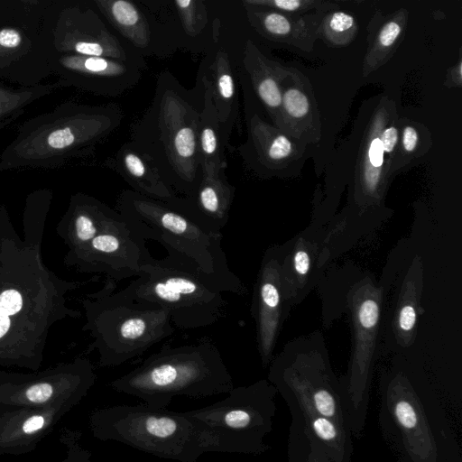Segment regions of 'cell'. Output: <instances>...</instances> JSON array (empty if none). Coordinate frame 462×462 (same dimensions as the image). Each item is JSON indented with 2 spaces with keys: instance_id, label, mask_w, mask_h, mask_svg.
Returning <instances> with one entry per match:
<instances>
[{
  "instance_id": "1",
  "label": "cell",
  "mask_w": 462,
  "mask_h": 462,
  "mask_svg": "<svg viewBox=\"0 0 462 462\" xmlns=\"http://www.w3.org/2000/svg\"><path fill=\"white\" fill-rule=\"evenodd\" d=\"M203 104L199 79L189 90L162 70L151 104L131 130V145L180 197L190 196L202 179L199 128Z\"/></svg>"
},
{
  "instance_id": "2",
  "label": "cell",
  "mask_w": 462,
  "mask_h": 462,
  "mask_svg": "<svg viewBox=\"0 0 462 462\" xmlns=\"http://www.w3.org/2000/svg\"><path fill=\"white\" fill-rule=\"evenodd\" d=\"M0 217V365L35 371L23 345L29 343L42 360L37 346L58 319V288L42 264L38 246L22 245L16 234L6 235Z\"/></svg>"
},
{
  "instance_id": "3",
  "label": "cell",
  "mask_w": 462,
  "mask_h": 462,
  "mask_svg": "<svg viewBox=\"0 0 462 462\" xmlns=\"http://www.w3.org/2000/svg\"><path fill=\"white\" fill-rule=\"evenodd\" d=\"M116 104L66 102L25 121L0 155V171L50 169L88 155L121 124Z\"/></svg>"
},
{
  "instance_id": "4",
  "label": "cell",
  "mask_w": 462,
  "mask_h": 462,
  "mask_svg": "<svg viewBox=\"0 0 462 462\" xmlns=\"http://www.w3.org/2000/svg\"><path fill=\"white\" fill-rule=\"evenodd\" d=\"M109 386L155 409L166 408L177 396L204 398L235 387L218 347L207 336L194 344L163 346Z\"/></svg>"
},
{
  "instance_id": "5",
  "label": "cell",
  "mask_w": 462,
  "mask_h": 462,
  "mask_svg": "<svg viewBox=\"0 0 462 462\" xmlns=\"http://www.w3.org/2000/svg\"><path fill=\"white\" fill-rule=\"evenodd\" d=\"M116 210L143 240H155L167 252L189 261L222 292L246 293L245 283L229 267L222 234L209 231L165 202L132 189L120 193Z\"/></svg>"
},
{
  "instance_id": "6",
  "label": "cell",
  "mask_w": 462,
  "mask_h": 462,
  "mask_svg": "<svg viewBox=\"0 0 462 462\" xmlns=\"http://www.w3.org/2000/svg\"><path fill=\"white\" fill-rule=\"evenodd\" d=\"M88 425L99 440L120 442L161 458L197 462L206 452H217L211 432L187 411L118 404L92 411Z\"/></svg>"
},
{
  "instance_id": "7",
  "label": "cell",
  "mask_w": 462,
  "mask_h": 462,
  "mask_svg": "<svg viewBox=\"0 0 462 462\" xmlns=\"http://www.w3.org/2000/svg\"><path fill=\"white\" fill-rule=\"evenodd\" d=\"M137 302L165 309L179 329L211 326L226 315L222 291L191 263L168 252L163 259L149 257L139 276L119 291Z\"/></svg>"
},
{
  "instance_id": "8",
  "label": "cell",
  "mask_w": 462,
  "mask_h": 462,
  "mask_svg": "<svg viewBox=\"0 0 462 462\" xmlns=\"http://www.w3.org/2000/svg\"><path fill=\"white\" fill-rule=\"evenodd\" d=\"M106 279L105 286L83 300L93 346L100 367H116L133 360L175 330L169 312L157 305L137 302L119 291Z\"/></svg>"
},
{
  "instance_id": "9",
  "label": "cell",
  "mask_w": 462,
  "mask_h": 462,
  "mask_svg": "<svg viewBox=\"0 0 462 462\" xmlns=\"http://www.w3.org/2000/svg\"><path fill=\"white\" fill-rule=\"evenodd\" d=\"M267 380L288 407L324 416L350 430L340 380L320 334L288 342L272 359Z\"/></svg>"
},
{
  "instance_id": "10",
  "label": "cell",
  "mask_w": 462,
  "mask_h": 462,
  "mask_svg": "<svg viewBox=\"0 0 462 462\" xmlns=\"http://www.w3.org/2000/svg\"><path fill=\"white\" fill-rule=\"evenodd\" d=\"M277 393L267 379H261L234 387L222 401L187 412L211 432L217 452L258 456L270 449L265 438L273 431Z\"/></svg>"
},
{
  "instance_id": "11",
  "label": "cell",
  "mask_w": 462,
  "mask_h": 462,
  "mask_svg": "<svg viewBox=\"0 0 462 462\" xmlns=\"http://www.w3.org/2000/svg\"><path fill=\"white\" fill-rule=\"evenodd\" d=\"M354 330V347L346 374L340 378L342 396L352 436L365 425L371 378L380 330L383 291L368 276L357 281L346 295Z\"/></svg>"
},
{
  "instance_id": "12",
  "label": "cell",
  "mask_w": 462,
  "mask_h": 462,
  "mask_svg": "<svg viewBox=\"0 0 462 462\" xmlns=\"http://www.w3.org/2000/svg\"><path fill=\"white\" fill-rule=\"evenodd\" d=\"M381 392L383 432L405 462H439L430 419L410 379L402 373L390 375Z\"/></svg>"
},
{
  "instance_id": "13",
  "label": "cell",
  "mask_w": 462,
  "mask_h": 462,
  "mask_svg": "<svg viewBox=\"0 0 462 462\" xmlns=\"http://www.w3.org/2000/svg\"><path fill=\"white\" fill-rule=\"evenodd\" d=\"M96 380L91 362L79 357L42 373L19 374L17 378L0 383V402L32 408H74L87 396Z\"/></svg>"
},
{
  "instance_id": "14",
  "label": "cell",
  "mask_w": 462,
  "mask_h": 462,
  "mask_svg": "<svg viewBox=\"0 0 462 462\" xmlns=\"http://www.w3.org/2000/svg\"><path fill=\"white\" fill-rule=\"evenodd\" d=\"M72 256L81 272L103 273L117 283L139 276L152 254L145 240L116 211L99 234Z\"/></svg>"
},
{
  "instance_id": "15",
  "label": "cell",
  "mask_w": 462,
  "mask_h": 462,
  "mask_svg": "<svg viewBox=\"0 0 462 462\" xmlns=\"http://www.w3.org/2000/svg\"><path fill=\"white\" fill-rule=\"evenodd\" d=\"M396 116L395 103L383 96L374 104L362 131L354 165L352 188L353 204L362 212L382 207L389 188L380 134L383 128Z\"/></svg>"
},
{
  "instance_id": "16",
  "label": "cell",
  "mask_w": 462,
  "mask_h": 462,
  "mask_svg": "<svg viewBox=\"0 0 462 462\" xmlns=\"http://www.w3.org/2000/svg\"><path fill=\"white\" fill-rule=\"evenodd\" d=\"M53 42L64 54L110 58L144 65L138 52L112 33L91 8L62 9L53 31Z\"/></svg>"
},
{
  "instance_id": "17",
  "label": "cell",
  "mask_w": 462,
  "mask_h": 462,
  "mask_svg": "<svg viewBox=\"0 0 462 462\" xmlns=\"http://www.w3.org/2000/svg\"><path fill=\"white\" fill-rule=\"evenodd\" d=\"M308 144L289 136L254 114L248 121L247 138L239 147L246 167L263 179L291 178L300 172Z\"/></svg>"
},
{
  "instance_id": "18",
  "label": "cell",
  "mask_w": 462,
  "mask_h": 462,
  "mask_svg": "<svg viewBox=\"0 0 462 462\" xmlns=\"http://www.w3.org/2000/svg\"><path fill=\"white\" fill-rule=\"evenodd\" d=\"M291 422L288 462H351L352 433L337 421L297 407H288Z\"/></svg>"
},
{
  "instance_id": "19",
  "label": "cell",
  "mask_w": 462,
  "mask_h": 462,
  "mask_svg": "<svg viewBox=\"0 0 462 462\" xmlns=\"http://www.w3.org/2000/svg\"><path fill=\"white\" fill-rule=\"evenodd\" d=\"M280 282L287 311L300 302L317 283L318 278L330 257L325 235L309 227L293 241L278 246Z\"/></svg>"
},
{
  "instance_id": "20",
  "label": "cell",
  "mask_w": 462,
  "mask_h": 462,
  "mask_svg": "<svg viewBox=\"0 0 462 462\" xmlns=\"http://www.w3.org/2000/svg\"><path fill=\"white\" fill-rule=\"evenodd\" d=\"M251 313L258 353L263 367L266 368L273 358L279 332L288 314L281 290L278 246L268 248L263 256L254 286Z\"/></svg>"
},
{
  "instance_id": "21",
  "label": "cell",
  "mask_w": 462,
  "mask_h": 462,
  "mask_svg": "<svg viewBox=\"0 0 462 462\" xmlns=\"http://www.w3.org/2000/svg\"><path fill=\"white\" fill-rule=\"evenodd\" d=\"M143 66L103 57L63 54L58 58L61 79L69 86L107 97H118L135 87Z\"/></svg>"
},
{
  "instance_id": "22",
  "label": "cell",
  "mask_w": 462,
  "mask_h": 462,
  "mask_svg": "<svg viewBox=\"0 0 462 462\" xmlns=\"http://www.w3.org/2000/svg\"><path fill=\"white\" fill-rule=\"evenodd\" d=\"M73 407L32 408L0 402V456L33 451Z\"/></svg>"
},
{
  "instance_id": "23",
  "label": "cell",
  "mask_w": 462,
  "mask_h": 462,
  "mask_svg": "<svg viewBox=\"0 0 462 462\" xmlns=\"http://www.w3.org/2000/svg\"><path fill=\"white\" fill-rule=\"evenodd\" d=\"M279 82L282 89L281 130L302 143L317 144L321 139V121L310 79L300 70L281 63Z\"/></svg>"
},
{
  "instance_id": "24",
  "label": "cell",
  "mask_w": 462,
  "mask_h": 462,
  "mask_svg": "<svg viewBox=\"0 0 462 462\" xmlns=\"http://www.w3.org/2000/svg\"><path fill=\"white\" fill-rule=\"evenodd\" d=\"M249 24L262 37L276 43L292 45L311 51L318 39V29L323 14L314 12L292 15L275 10L243 4Z\"/></svg>"
},
{
  "instance_id": "25",
  "label": "cell",
  "mask_w": 462,
  "mask_h": 462,
  "mask_svg": "<svg viewBox=\"0 0 462 462\" xmlns=\"http://www.w3.org/2000/svg\"><path fill=\"white\" fill-rule=\"evenodd\" d=\"M235 192L236 188L229 183L226 175H202L199 185L190 196H179L177 201L170 206L209 231L222 234L229 219Z\"/></svg>"
},
{
  "instance_id": "26",
  "label": "cell",
  "mask_w": 462,
  "mask_h": 462,
  "mask_svg": "<svg viewBox=\"0 0 462 462\" xmlns=\"http://www.w3.org/2000/svg\"><path fill=\"white\" fill-rule=\"evenodd\" d=\"M199 75L211 94L220 124L229 134L237 116L238 94L227 51L216 45L201 64Z\"/></svg>"
},
{
  "instance_id": "27",
  "label": "cell",
  "mask_w": 462,
  "mask_h": 462,
  "mask_svg": "<svg viewBox=\"0 0 462 462\" xmlns=\"http://www.w3.org/2000/svg\"><path fill=\"white\" fill-rule=\"evenodd\" d=\"M105 164L120 175L132 187V190L141 195L169 205H173L179 198L153 165L129 142L124 143Z\"/></svg>"
},
{
  "instance_id": "28",
  "label": "cell",
  "mask_w": 462,
  "mask_h": 462,
  "mask_svg": "<svg viewBox=\"0 0 462 462\" xmlns=\"http://www.w3.org/2000/svg\"><path fill=\"white\" fill-rule=\"evenodd\" d=\"M241 65L273 125L281 130L282 89L279 82V62L266 57L257 45L248 39L244 46Z\"/></svg>"
},
{
  "instance_id": "29",
  "label": "cell",
  "mask_w": 462,
  "mask_h": 462,
  "mask_svg": "<svg viewBox=\"0 0 462 462\" xmlns=\"http://www.w3.org/2000/svg\"><path fill=\"white\" fill-rule=\"evenodd\" d=\"M408 19L409 12L404 7L387 15H383L380 10L375 12L367 26L368 47L362 63L364 78L393 57L404 38Z\"/></svg>"
},
{
  "instance_id": "30",
  "label": "cell",
  "mask_w": 462,
  "mask_h": 462,
  "mask_svg": "<svg viewBox=\"0 0 462 462\" xmlns=\"http://www.w3.org/2000/svg\"><path fill=\"white\" fill-rule=\"evenodd\" d=\"M202 86L204 88V104L199 128L202 175L208 177L222 176L226 175L224 148L229 134L220 124L208 88L203 84Z\"/></svg>"
},
{
  "instance_id": "31",
  "label": "cell",
  "mask_w": 462,
  "mask_h": 462,
  "mask_svg": "<svg viewBox=\"0 0 462 462\" xmlns=\"http://www.w3.org/2000/svg\"><path fill=\"white\" fill-rule=\"evenodd\" d=\"M116 213V210L93 197L75 195L68 212L69 236L73 253L82 249L97 236Z\"/></svg>"
},
{
  "instance_id": "32",
  "label": "cell",
  "mask_w": 462,
  "mask_h": 462,
  "mask_svg": "<svg viewBox=\"0 0 462 462\" xmlns=\"http://www.w3.org/2000/svg\"><path fill=\"white\" fill-rule=\"evenodd\" d=\"M98 11L130 44L146 50L152 43V29L140 7L128 0H95Z\"/></svg>"
},
{
  "instance_id": "33",
  "label": "cell",
  "mask_w": 462,
  "mask_h": 462,
  "mask_svg": "<svg viewBox=\"0 0 462 462\" xmlns=\"http://www.w3.org/2000/svg\"><path fill=\"white\" fill-rule=\"evenodd\" d=\"M415 263L401 288L391 322L392 333L398 345L409 346L414 339L422 289L421 268Z\"/></svg>"
},
{
  "instance_id": "34",
  "label": "cell",
  "mask_w": 462,
  "mask_h": 462,
  "mask_svg": "<svg viewBox=\"0 0 462 462\" xmlns=\"http://www.w3.org/2000/svg\"><path fill=\"white\" fill-rule=\"evenodd\" d=\"M397 123L400 138L390 169L391 179L398 172L412 167L433 145L430 132L422 123L408 117H398Z\"/></svg>"
},
{
  "instance_id": "35",
  "label": "cell",
  "mask_w": 462,
  "mask_h": 462,
  "mask_svg": "<svg viewBox=\"0 0 462 462\" xmlns=\"http://www.w3.org/2000/svg\"><path fill=\"white\" fill-rule=\"evenodd\" d=\"M68 86L69 83L63 79L20 89L0 85V129L14 121L28 105L61 87Z\"/></svg>"
},
{
  "instance_id": "36",
  "label": "cell",
  "mask_w": 462,
  "mask_h": 462,
  "mask_svg": "<svg viewBox=\"0 0 462 462\" xmlns=\"http://www.w3.org/2000/svg\"><path fill=\"white\" fill-rule=\"evenodd\" d=\"M357 29L355 16L337 8L323 14L318 29V39L330 47L346 46L354 41Z\"/></svg>"
},
{
  "instance_id": "37",
  "label": "cell",
  "mask_w": 462,
  "mask_h": 462,
  "mask_svg": "<svg viewBox=\"0 0 462 462\" xmlns=\"http://www.w3.org/2000/svg\"><path fill=\"white\" fill-rule=\"evenodd\" d=\"M172 5L188 36L198 37L205 31L208 23V14L204 1L176 0Z\"/></svg>"
},
{
  "instance_id": "38",
  "label": "cell",
  "mask_w": 462,
  "mask_h": 462,
  "mask_svg": "<svg viewBox=\"0 0 462 462\" xmlns=\"http://www.w3.org/2000/svg\"><path fill=\"white\" fill-rule=\"evenodd\" d=\"M242 3L292 15L328 12L338 8L337 4L326 0H243Z\"/></svg>"
},
{
  "instance_id": "39",
  "label": "cell",
  "mask_w": 462,
  "mask_h": 462,
  "mask_svg": "<svg viewBox=\"0 0 462 462\" xmlns=\"http://www.w3.org/2000/svg\"><path fill=\"white\" fill-rule=\"evenodd\" d=\"M30 42L13 27L0 29V68L8 65L29 51Z\"/></svg>"
},
{
  "instance_id": "40",
  "label": "cell",
  "mask_w": 462,
  "mask_h": 462,
  "mask_svg": "<svg viewBox=\"0 0 462 462\" xmlns=\"http://www.w3.org/2000/svg\"><path fill=\"white\" fill-rule=\"evenodd\" d=\"M81 431L61 428L59 441L64 447L66 455L59 462H93L91 452L81 445Z\"/></svg>"
},
{
  "instance_id": "41",
  "label": "cell",
  "mask_w": 462,
  "mask_h": 462,
  "mask_svg": "<svg viewBox=\"0 0 462 462\" xmlns=\"http://www.w3.org/2000/svg\"><path fill=\"white\" fill-rule=\"evenodd\" d=\"M397 120L398 116L393 118L387 125H385L380 134L384 154L385 177L389 184L392 180L390 177V169L397 151L400 138Z\"/></svg>"
},
{
  "instance_id": "42",
  "label": "cell",
  "mask_w": 462,
  "mask_h": 462,
  "mask_svg": "<svg viewBox=\"0 0 462 462\" xmlns=\"http://www.w3.org/2000/svg\"><path fill=\"white\" fill-rule=\"evenodd\" d=\"M445 86L448 88H460L462 85V60L458 59L457 62L449 68L445 78Z\"/></svg>"
},
{
  "instance_id": "43",
  "label": "cell",
  "mask_w": 462,
  "mask_h": 462,
  "mask_svg": "<svg viewBox=\"0 0 462 462\" xmlns=\"http://www.w3.org/2000/svg\"><path fill=\"white\" fill-rule=\"evenodd\" d=\"M18 376V374H8L5 372H0V383L12 381Z\"/></svg>"
}]
</instances>
